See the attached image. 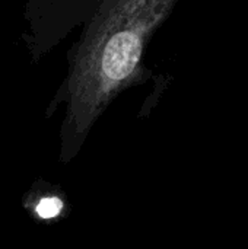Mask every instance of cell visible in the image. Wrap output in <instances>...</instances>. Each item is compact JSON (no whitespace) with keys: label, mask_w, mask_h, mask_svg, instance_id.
I'll list each match as a JSON object with an SVG mask.
<instances>
[{"label":"cell","mask_w":248,"mask_h":249,"mask_svg":"<svg viewBox=\"0 0 248 249\" xmlns=\"http://www.w3.org/2000/svg\"><path fill=\"white\" fill-rule=\"evenodd\" d=\"M175 0H107L89 26L70 77V125L83 134L139 71L143 48Z\"/></svg>","instance_id":"1"},{"label":"cell","mask_w":248,"mask_h":249,"mask_svg":"<svg viewBox=\"0 0 248 249\" xmlns=\"http://www.w3.org/2000/svg\"><path fill=\"white\" fill-rule=\"evenodd\" d=\"M64 203L61 198L58 197H44L41 198L37 206H35V213L39 219L44 220H50L54 219L57 216H60V213L63 212Z\"/></svg>","instance_id":"2"}]
</instances>
